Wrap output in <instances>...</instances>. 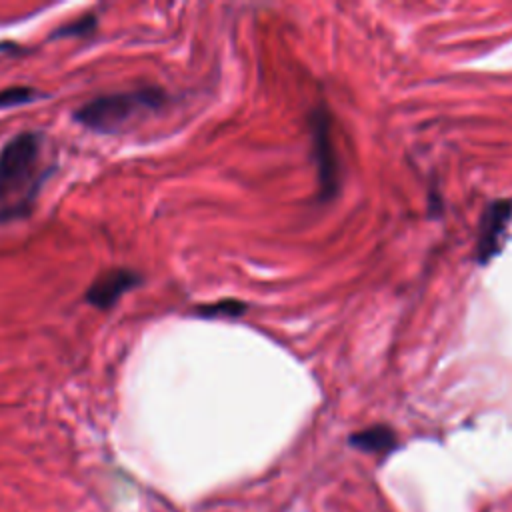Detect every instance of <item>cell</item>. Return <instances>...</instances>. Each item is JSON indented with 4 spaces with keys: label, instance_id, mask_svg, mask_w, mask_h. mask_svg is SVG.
<instances>
[{
    "label": "cell",
    "instance_id": "obj_1",
    "mask_svg": "<svg viewBox=\"0 0 512 512\" xmlns=\"http://www.w3.org/2000/svg\"><path fill=\"white\" fill-rule=\"evenodd\" d=\"M42 178V136L22 132L0 150V202L24 204Z\"/></svg>",
    "mask_w": 512,
    "mask_h": 512
},
{
    "label": "cell",
    "instance_id": "obj_2",
    "mask_svg": "<svg viewBox=\"0 0 512 512\" xmlns=\"http://www.w3.org/2000/svg\"><path fill=\"white\" fill-rule=\"evenodd\" d=\"M164 94L156 88L98 96L76 110V120L98 132H118L132 126L148 112H156Z\"/></svg>",
    "mask_w": 512,
    "mask_h": 512
},
{
    "label": "cell",
    "instance_id": "obj_3",
    "mask_svg": "<svg viewBox=\"0 0 512 512\" xmlns=\"http://www.w3.org/2000/svg\"><path fill=\"white\" fill-rule=\"evenodd\" d=\"M138 282H140V276L134 270H126V268L106 270L104 274L94 278V282L88 286L86 300L100 310H108L116 304V300L124 292L132 290Z\"/></svg>",
    "mask_w": 512,
    "mask_h": 512
},
{
    "label": "cell",
    "instance_id": "obj_4",
    "mask_svg": "<svg viewBox=\"0 0 512 512\" xmlns=\"http://www.w3.org/2000/svg\"><path fill=\"white\" fill-rule=\"evenodd\" d=\"M512 216V202H496L486 210V220L482 222V234L478 242V260L486 262L500 248L502 234Z\"/></svg>",
    "mask_w": 512,
    "mask_h": 512
},
{
    "label": "cell",
    "instance_id": "obj_5",
    "mask_svg": "<svg viewBox=\"0 0 512 512\" xmlns=\"http://www.w3.org/2000/svg\"><path fill=\"white\" fill-rule=\"evenodd\" d=\"M314 144H316V158H318V172L322 180L324 192L334 190L336 180V162L332 154V142H330V130L326 122V114L314 116Z\"/></svg>",
    "mask_w": 512,
    "mask_h": 512
},
{
    "label": "cell",
    "instance_id": "obj_6",
    "mask_svg": "<svg viewBox=\"0 0 512 512\" xmlns=\"http://www.w3.org/2000/svg\"><path fill=\"white\" fill-rule=\"evenodd\" d=\"M350 444H354L356 448H360L364 452L382 454V452H388L394 448L396 434L388 426H372V428L352 434Z\"/></svg>",
    "mask_w": 512,
    "mask_h": 512
},
{
    "label": "cell",
    "instance_id": "obj_7",
    "mask_svg": "<svg viewBox=\"0 0 512 512\" xmlns=\"http://www.w3.org/2000/svg\"><path fill=\"white\" fill-rule=\"evenodd\" d=\"M34 94L36 92L32 88H28V86H10L6 90H0V108L30 102L34 98Z\"/></svg>",
    "mask_w": 512,
    "mask_h": 512
},
{
    "label": "cell",
    "instance_id": "obj_8",
    "mask_svg": "<svg viewBox=\"0 0 512 512\" xmlns=\"http://www.w3.org/2000/svg\"><path fill=\"white\" fill-rule=\"evenodd\" d=\"M246 310V306L242 302H234V300H228V302H218V304H210V306H204L200 308L198 312L204 314V316H238Z\"/></svg>",
    "mask_w": 512,
    "mask_h": 512
},
{
    "label": "cell",
    "instance_id": "obj_9",
    "mask_svg": "<svg viewBox=\"0 0 512 512\" xmlns=\"http://www.w3.org/2000/svg\"><path fill=\"white\" fill-rule=\"evenodd\" d=\"M94 26V18H82V20H76L74 24L70 26H64L58 30V34H64V36H70V34H86L88 30H92Z\"/></svg>",
    "mask_w": 512,
    "mask_h": 512
}]
</instances>
